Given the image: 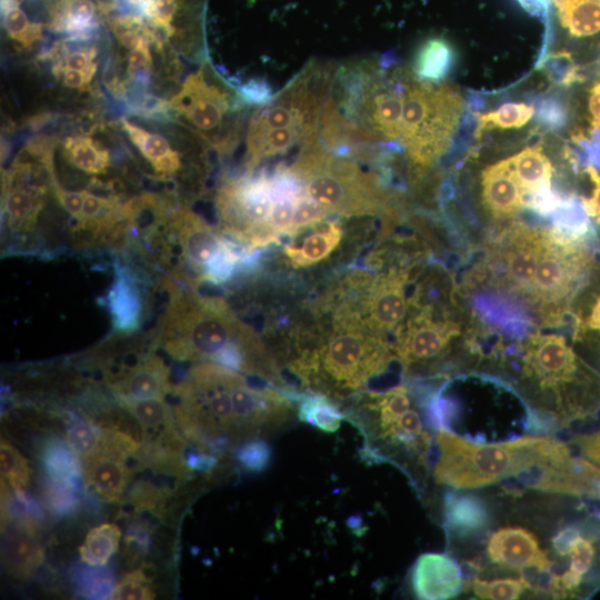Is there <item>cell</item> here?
<instances>
[{
  "instance_id": "6da1fadb",
  "label": "cell",
  "mask_w": 600,
  "mask_h": 600,
  "mask_svg": "<svg viewBox=\"0 0 600 600\" xmlns=\"http://www.w3.org/2000/svg\"><path fill=\"white\" fill-rule=\"evenodd\" d=\"M154 344L178 361L214 362L276 384L283 382L260 337L223 300L177 284H169Z\"/></svg>"
},
{
  "instance_id": "7a4b0ae2",
  "label": "cell",
  "mask_w": 600,
  "mask_h": 600,
  "mask_svg": "<svg viewBox=\"0 0 600 600\" xmlns=\"http://www.w3.org/2000/svg\"><path fill=\"white\" fill-rule=\"evenodd\" d=\"M429 430H448L473 442H502L537 430V417L507 383L491 377H460L421 403Z\"/></svg>"
},
{
  "instance_id": "3957f363",
  "label": "cell",
  "mask_w": 600,
  "mask_h": 600,
  "mask_svg": "<svg viewBox=\"0 0 600 600\" xmlns=\"http://www.w3.org/2000/svg\"><path fill=\"white\" fill-rule=\"evenodd\" d=\"M336 63L310 60L252 114L247 130V172L319 138L322 107Z\"/></svg>"
},
{
  "instance_id": "277c9868",
  "label": "cell",
  "mask_w": 600,
  "mask_h": 600,
  "mask_svg": "<svg viewBox=\"0 0 600 600\" xmlns=\"http://www.w3.org/2000/svg\"><path fill=\"white\" fill-rule=\"evenodd\" d=\"M333 327L326 340L292 363V369L319 393L343 398L383 372L390 351L384 334L372 329L361 309L350 303L337 309Z\"/></svg>"
},
{
  "instance_id": "5b68a950",
  "label": "cell",
  "mask_w": 600,
  "mask_h": 600,
  "mask_svg": "<svg viewBox=\"0 0 600 600\" xmlns=\"http://www.w3.org/2000/svg\"><path fill=\"white\" fill-rule=\"evenodd\" d=\"M564 442L554 438L522 436L502 442H473L439 430L429 449L426 468L437 483L476 489L509 479L559 452Z\"/></svg>"
},
{
  "instance_id": "8992f818",
  "label": "cell",
  "mask_w": 600,
  "mask_h": 600,
  "mask_svg": "<svg viewBox=\"0 0 600 600\" xmlns=\"http://www.w3.org/2000/svg\"><path fill=\"white\" fill-rule=\"evenodd\" d=\"M287 168L300 180L306 194L329 214L353 217L390 211L379 177L363 171L356 160L332 153L320 138L300 148Z\"/></svg>"
},
{
  "instance_id": "52a82bcc",
  "label": "cell",
  "mask_w": 600,
  "mask_h": 600,
  "mask_svg": "<svg viewBox=\"0 0 600 600\" xmlns=\"http://www.w3.org/2000/svg\"><path fill=\"white\" fill-rule=\"evenodd\" d=\"M463 110L461 96L448 86L407 81L400 146L413 174L421 176L449 148Z\"/></svg>"
},
{
  "instance_id": "ba28073f",
  "label": "cell",
  "mask_w": 600,
  "mask_h": 600,
  "mask_svg": "<svg viewBox=\"0 0 600 600\" xmlns=\"http://www.w3.org/2000/svg\"><path fill=\"white\" fill-rule=\"evenodd\" d=\"M209 0H96L113 33L134 31L161 50L180 42L201 56L206 48V12Z\"/></svg>"
},
{
  "instance_id": "9c48e42d",
  "label": "cell",
  "mask_w": 600,
  "mask_h": 600,
  "mask_svg": "<svg viewBox=\"0 0 600 600\" xmlns=\"http://www.w3.org/2000/svg\"><path fill=\"white\" fill-rule=\"evenodd\" d=\"M168 103L221 154L236 147L242 127L240 111L246 103L211 67L203 66L190 74Z\"/></svg>"
},
{
  "instance_id": "30bf717a",
  "label": "cell",
  "mask_w": 600,
  "mask_h": 600,
  "mask_svg": "<svg viewBox=\"0 0 600 600\" xmlns=\"http://www.w3.org/2000/svg\"><path fill=\"white\" fill-rule=\"evenodd\" d=\"M216 201L220 232L240 243L244 253L278 241L269 229L274 202L271 173L252 171L228 180Z\"/></svg>"
},
{
  "instance_id": "8fae6325",
  "label": "cell",
  "mask_w": 600,
  "mask_h": 600,
  "mask_svg": "<svg viewBox=\"0 0 600 600\" xmlns=\"http://www.w3.org/2000/svg\"><path fill=\"white\" fill-rule=\"evenodd\" d=\"M167 228L180 249L182 264L199 282L222 283L233 273L242 254L237 246L187 208L171 213Z\"/></svg>"
},
{
  "instance_id": "7c38bea8",
  "label": "cell",
  "mask_w": 600,
  "mask_h": 600,
  "mask_svg": "<svg viewBox=\"0 0 600 600\" xmlns=\"http://www.w3.org/2000/svg\"><path fill=\"white\" fill-rule=\"evenodd\" d=\"M458 333L453 322L434 321L429 311H423L400 329L394 350L406 369L426 366L440 359Z\"/></svg>"
},
{
  "instance_id": "4fadbf2b",
  "label": "cell",
  "mask_w": 600,
  "mask_h": 600,
  "mask_svg": "<svg viewBox=\"0 0 600 600\" xmlns=\"http://www.w3.org/2000/svg\"><path fill=\"white\" fill-rule=\"evenodd\" d=\"M131 456L124 448L101 439L92 453L81 458L88 488L104 501H119L132 474L128 464Z\"/></svg>"
},
{
  "instance_id": "5bb4252c",
  "label": "cell",
  "mask_w": 600,
  "mask_h": 600,
  "mask_svg": "<svg viewBox=\"0 0 600 600\" xmlns=\"http://www.w3.org/2000/svg\"><path fill=\"white\" fill-rule=\"evenodd\" d=\"M106 381L120 401L164 398L173 388L169 367L152 350L133 364L106 374Z\"/></svg>"
},
{
  "instance_id": "9a60e30c",
  "label": "cell",
  "mask_w": 600,
  "mask_h": 600,
  "mask_svg": "<svg viewBox=\"0 0 600 600\" xmlns=\"http://www.w3.org/2000/svg\"><path fill=\"white\" fill-rule=\"evenodd\" d=\"M29 163L18 162L4 176L2 183V212L13 232H31L38 222L46 187L29 182Z\"/></svg>"
},
{
  "instance_id": "2e32d148",
  "label": "cell",
  "mask_w": 600,
  "mask_h": 600,
  "mask_svg": "<svg viewBox=\"0 0 600 600\" xmlns=\"http://www.w3.org/2000/svg\"><path fill=\"white\" fill-rule=\"evenodd\" d=\"M411 587L418 599H451L463 590V571L448 554L426 552L414 561L411 570Z\"/></svg>"
},
{
  "instance_id": "e0dca14e",
  "label": "cell",
  "mask_w": 600,
  "mask_h": 600,
  "mask_svg": "<svg viewBox=\"0 0 600 600\" xmlns=\"http://www.w3.org/2000/svg\"><path fill=\"white\" fill-rule=\"evenodd\" d=\"M361 312L368 324L383 334L400 327L407 312L404 273L392 270L372 281Z\"/></svg>"
},
{
  "instance_id": "ac0fdd59",
  "label": "cell",
  "mask_w": 600,
  "mask_h": 600,
  "mask_svg": "<svg viewBox=\"0 0 600 600\" xmlns=\"http://www.w3.org/2000/svg\"><path fill=\"white\" fill-rule=\"evenodd\" d=\"M487 556L496 566L519 570L550 561L536 536L522 527H503L488 539Z\"/></svg>"
},
{
  "instance_id": "d6986e66",
  "label": "cell",
  "mask_w": 600,
  "mask_h": 600,
  "mask_svg": "<svg viewBox=\"0 0 600 600\" xmlns=\"http://www.w3.org/2000/svg\"><path fill=\"white\" fill-rule=\"evenodd\" d=\"M524 196L509 158L482 171L481 197L493 218L502 220L514 216L527 203Z\"/></svg>"
},
{
  "instance_id": "ffe728a7",
  "label": "cell",
  "mask_w": 600,
  "mask_h": 600,
  "mask_svg": "<svg viewBox=\"0 0 600 600\" xmlns=\"http://www.w3.org/2000/svg\"><path fill=\"white\" fill-rule=\"evenodd\" d=\"M37 531L14 519L2 524V564L12 578H28L41 564L43 550Z\"/></svg>"
},
{
  "instance_id": "44dd1931",
  "label": "cell",
  "mask_w": 600,
  "mask_h": 600,
  "mask_svg": "<svg viewBox=\"0 0 600 600\" xmlns=\"http://www.w3.org/2000/svg\"><path fill=\"white\" fill-rule=\"evenodd\" d=\"M491 521L488 504L479 496L447 490L443 494V528L451 538L470 539L486 532Z\"/></svg>"
},
{
  "instance_id": "7402d4cb",
  "label": "cell",
  "mask_w": 600,
  "mask_h": 600,
  "mask_svg": "<svg viewBox=\"0 0 600 600\" xmlns=\"http://www.w3.org/2000/svg\"><path fill=\"white\" fill-rule=\"evenodd\" d=\"M112 326L119 333H132L141 321L142 303L134 279L122 268H117L107 297Z\"/></svg>"
},
{
  "instance_id": "603a6c76",
  "label": "cell",
  "mask_w": 600,
  "mask_h": 600,
  "mask_svg": "<svg viewBox=\"0 0 600 600\" xmlns=\"http://www.w3.org/2000/svg\"><path fill=\"white\" fill-rule=\"evenodd\" d=\"M547 236L537 232L519 233L504 254L509 282L521 291H530L534 270L546 246Z\"/></svg>"
},
{
  "instance_id": "cb8c5ba5",
  "label": "cell",
  "mask_w": 600,
  "mask_h": 600,
  "mask_svg": "<svg viewBox=\"0 0 600 600\" xmlns=\"http://www.w3.org/2000/svg\"><path fill=\"white\" fill-rule=\"evenodd\" d=\"M122 128L138 147L141 154L153 168L156 174L162 179L172 177L181 168V157L173 150L168 140L158 133H153L121 119Z\"/></svg>"
},
{
  "instance_id": "d4e9b609",
  "label": "cell",
  "mask_w": 600,
  "mask_h": 600,
  "mask_svg": "<svg viewBox=\"0 0 600 600\" xmlns=\"http://www.w3.org/2000/svg\"><path fill=\"white\" fill-rule=\"evenodd\" d=\"M343 230L337 221H321L300 243L288 244L284 253L294 267L314 264L328 257L340 243Z\"/></svg>"
},
{
  "instance_id": "484cf974",
  "label": "cell",
  "mask_w": 600,
  "mask_h": 600,
  "mask_svg": "<svg viewBox=\"0 0 600 600\" xmlns=\"http://www.w3.org/2000/svg\"><path fill=\"white\" fill-rule=\"evenodd\" d=\"M120 403L141 426L143 442L178 431L173 408L164 398L122 400Z\"/></svg>"
},
{
  "instance_id": "4316f807",
  "label": "cell",
  "mask_w": 600,
  "mask_h": 600,
  "mask_svg": "<svg viewBox=\"0 0 600 600\" xmlns=\"http://www.w3.org/2000/svg\"><path fill=\"white\" fill-rule=\"evenodd\" d=\"M552 10L571 36L589 37L600 32V0H551L549 14Z\"/></svg>"
},
{
  "instance_id": "83f0119b",
  "label": "cell",
  "mask_w": 600,
  "mask_h": 600,
  "mask_svg": "<svg viewBox=\"0 0 600 600\" xmlns=\"http://www.w3.org/2000/svg\"><path fill=\"white\" fill-rule=\"evenodd\" d=\"M454 60L451 44L443 38L426 40L418 49L413 62V74L420 81L440 83L450 72Z\"/></svg>"
},
{
  "instance_id": "f1b7e54d",
  "label": "cell",
  "mask_w": 600,
  "mask_h": 600,
  "mask_svg": "<svg viewBox=\"0 0 600 600\" xmlns=\"http://www.w3.org/2000/svg\"><path fill=\"white\" fill-rule=\"evenodd\" d=\"M574 319V341L600 349V279L580 290Z\"/></svg>"
},
{
  "instance_id": "f546056e",
  "label": "cell",
  "mask_w": 600,
  "mask_h": 600,
  "mask_svg": "<svg viewBox=\"0 0 600 600\" xmlns=\"http://www.w3.org/2000/svg\"><path fill=\"white\" fill-rule=\"evenodd\" d=\"M509 160L526 193L550 187L551 163L540 148H526Z\"/></svg>"
},
{
  "instance_id": "4dcf8cb0",
  "label": "cell",
  "mask_w": 600,
  "mask_h": 600,
  "mask_svg": "<svg viewBox=\"0 0 600 600\" xmlns=\"http://www.w3.org/2000/svg\"><path fill=\"white\" fill-rule=\"evenodd\" d=\"M67 160L88 174H102L110 166V154L90 137L68 138L64 142Z\"/></svg>"
},
{
  "instance_id": "1f68e13d",
  "label": "cell",
  "mask_w": 600,
  "mask_h": 600,
  "mask_svg": "<svg viewBox=\"0 0 600 600\" xmlns=\"http://www.w3.org/2000/svg\"><path fill=\"white\" fill-rule=\"evenodd\" d=\"M77 456L67 441L60 439H50L41 450V460L50 478L74 486L82 471Z\"/></svg>"
},
{
  "instance_id": "d6a6232c",
  "label": "cell",
  "mask_w": 600,
  "mask_h": 600,
  "mask_svg": "<svg viewBox=\"0 0 600 600\" xmlns=\"http://www.w3.org/2000/svg\"><path fill=\"white\" fill-rule=\"evenodd\" d=\"M298 418L323 432H336L344 416L334 400L322 393L308 394L299 398Z\"/></svg>"
},
{
  "instance_id": "836d02e7",
  "label": "cell",
  "mask_w": 600,
  "mask_h": 600,
  "mask_svg": "<svg viewBox=\"0 0 600 600\" xmlns=\"http://www.w3.org/2000/svg\"><path fill=\"white\" fill-rule=\"evenodd\" d=\"M121 530L116 523L93 527L79 548L81 560L90 566H103L119 549Z\"/></svg>"
},
{
  "instance_id": "e575fe53",
  "label": "cell",
  "mask_w": 600,
  "mask_h": 600,
  "mask_svg": "<svg viewBox=\"0 0 600 600\" xmlns=\"http://www.w3.org/2000/svg\"><path fill=\"white\" fill-rule=\"evenodd\" d=\"M22 0H1L2 27L22 48H30L42 37V23L32 22L21 9Z\"/></svg>"
},
{
  "instance_id": "d590c367",
  "label": "cell",
  "mask_w": 600,
  "mask_h": 600,
  "mask_svg": "<svg viewBox=\"0 0 600 600\" xmlns=\"http://www.w3.org/2000/svg\"><path fill=\"white\" fill-rule=\"evenodd\" d=\"M1 482L13 491L24 490L31 479V468L28 460L7 439L1 438L0 444Z\"/></svg>"
},
{
  "instance_id": "8d00e7d4",
  "label": "cell",
  "mask_w": 600,
  "mask_h": 600,
  "mask_svg": "<svg viewBox=\"0 0 600 600\" xmlns=\"http://www.w3.org/2000/svg\"><path fill=\"white\" fill-rule=\"evenodd\" d=\"M533 112L534 109L532 106L522 102L504 103L494 111L479 113L477 116L479 121L478 131H481L489 126L499 129L521 128L532 118Z\"/></svg>"
},
{
  "instance_id": "74e56055",
  "label": "cell",
  "mask_w": 600,
  "mask_h": 600,
  "mask_svg": "<svg viewBox=\"0 0 600 600\" xmlns=\"http://www.w3.org/2000/svg\"><path fill=\"white\" fill-rule=\"evenodd\" d=\"M463 590H471L480 599L514 600L524 592L526 586L521 579L514 578H497L493 580L474 578L464 586Z\"/></svg>"
},
{
  "instance_id": "f35d334b",
  "label": "cell",
  "mask_w": 600,
  "mask_h": 600,
  "mask_svg": "<svg viewBox=\"0 0 600 600\" xmlns=\"http://www.w3.org/2000/svg\"><path fill=\"white\" fill-rule=\"evenodd\" d=\"M101 438L102 427L91 421L78 420L67 427L66 441L80 459L92 453Z\"/></svg>"
},
{
  "instance_id": "ab89813d",
  "label": "cell",
  "mask_w": 600,
  "mask_h": 600,
  "mask_svg": "<svg viewBox=\"0 0 600 600\" xmlns=\"http://www.w3.org/2000/svg\"><path fill=\"white\" fill-rule=\"evenodd\" d=\"M271 458V447L259 437L244 440L236 450L237 461L248 472L264 471L269 467Z\"/></svg>"
},
{
  "instance_id": "60d3db41",
  "label": "cell",
  "mask_w": 600,
  "mask_h": 600,
  "mask_svg": "<svg viewBox=\"0 0 600 600\" xmlns=\"http://www.w3.org/2000/svg\"><path fill=\"white\" fill-rule=\"evenodd\" d=\"M154 597L150 580L141 569L123 576L110 596L117 600H151Z\"/></svg>"
},
{
  "instance_id": "b9f144b4",
  "label": "cell",
  "mask_w": 600,
  "mask_h": 600,
  "mask_svg": "<svg viewBox=\"0 0 600 600\" xmlns=\"http://www.w3.org/2000/svg\"><path fill=\"white\" fill-rule=\"evenodd\" d=\"M73 490L74 484L51 479L44 490L47 504L57 514L69 513L77 506V497Z\"/></svg>"
},
{
  "instance_id": "7bdbcfd3",
  "label": "cell",
  "mask_w": 600,
  "mask_h": 600,
  "mask_svg": "<svg viewBox=\"0 0 600 600\" xmlns=\"http://www.w3.org/2000/svg\"><path fill=\"white\" fill-rule=\"evenodd\" d=\"M59 52L63 53L58 49ZM97 56L94 47H87L69 54L58 56V62L54 66L71 68L84 72L92 80L97 63L93 61Z\"/></svg>"
},
{
  "instance_id": "ee69618b",
  "label": "cell",
  "mask_w": 600,
  "mask_h": 600,
  "mask_svg": "<svg viewBox=\"0 0 600 600\" xmlns=\"http://www.w3.org/2000/svg\"><path fill=\"white\" fill-rule=\"evenodd\" d=\"M538 119L550 129L563 127L568 120L566 106L557 98H544L539 102Z\"/></svg>"
},
{
  "instance_id": "f6af8a7d",
  "label": "cell",
  "mask_w": 600,
  "mask_h": 600,
  "mask_svg": "<svg viewBox=\"0 0 600 600\" xmlns=\"http://www.w3.org/2000/svg\"><path fill=\"white\" fill-rule=\"evenodd\" d=\"M237 90L246 104L259 107L268 103L274 94L271 86L263 79H251Z\"/></svg>"
},
{
  "instance_id": "bcb514c9",
  "label": "cell",
  "mask_w": 600,
  "mask_h": 600,
  "mask_svg": "<svg viewBox=\"0 0 600 600\" xmlns=\"http://www.w3.org/2000/svg\"><path fill=\"white\" fill-rule=\"evenodd\" d=\"M51 187L59 203L73 219H76V221H78L82 211L83 192L66 190L58 183L54 177L51 179Z\"/></svg>"
},
{
  "instance_id": "7dc6e473",
  "label": "cell",
  "mask_w": 600,
  "mask_h": 600,
  "mask_svg": "<svg viewBox=\"0 0 600 600\" xmlns=\"http://www.w3.org/2000/svg\"><path fill=\"white\" fill-rule=\"evenodd\" d=\"M582 531L581 524H566L551 539L553 551L560 557H567L571 546Z\"/></svg>"
},
{
  "instance_id": "c3c4849f",
  "label": "cell",
  "mask_w": 600,
  "mask_h": 600,
  "mask_svg": "<svg viewBox=\"0 0 600 600\" xmlns=\"http://www.w3.org/2000/svg\"><path fill=\"white\" fill-rule=\"evenodd\" d=\"M580 454L600 466V430L590 433L576 434L570 440Z\"/></svg>"
},
{
  "instance_id": "681fc988",
  "label": "cell",
  "mask_w": 600,
  "mask_h": 600,
  "mask_svg": "<svg viewBox=\"0 0 600 600\" xmlns=\"http://www.w3.org/2000/svg\"><path fill=\"white\" fill-rule=\"evenodd\" d=\"M560 197L551 191L550 187H543L531 193L529 207L541 214L553 212L561 203Z\"/></svg>"
},
{
  "instance_id": "f907efd6",
  "label": "cell",
  "mask_w": 600,
  "mask_h": 600,
  "mask_svg": "<svg viewBox=\"0 0 600 600\" xmlns=\"http://www.w3.org/2000/svg\"><path fill=\"white\" fill-rule=\"evenodd\" d=\"M53 73L62 80L66 87L72 89L84 90L91 82L84 72L71 68L54 66Z\"/></svg>"
},
{
  "instance_id": "816d5d0a",
  "label": "cell",
  "mask_w": 600,
  "mask_h": 600,
  "mask_svg": "<svg viewBox=\"0 0 600 600\" xmlns=\"http://www.w3.org/2000/svg\"><path fill=\"white\" fill-rule=\"evenodd\" d=\"M589 110L593 129H600V82H597L590 91Z\"/></svg>"
},
{
  "instance_id": "f5cc1de1",
  "label": "cell",
  "mask_w": 600,
  "mask_h": 600,
  "mask_svg": "<svg viewBox=\"0 0 600 600\" xmlns=\"http://www.w3.org/2000/svg\"><path fill=\"white\" fill-rule=\"evenodd\" d=\"M584 146L591 163L600 168V129H593L591 140Z\"/></svg>"
},
{
  "instance_id": "db71d44e",
  "label": "cell",
  "mask_w": 600,
  "mask_h": 600,
  "mask_svg": "<svg viewBox=\"0 0 600 600\" xmlns=\"http://www.w3.org/2000/svg\"><path fill=\"white\" fill-rule=\"evenodd\" d=\"M581 202L587 214L600 222V181L596 183L593 196L590 199H582Z\"/></svg>"
},
{
  "instance_id": "11a10c76",
  "label": "cell",
  "mask_w": 600,
  "mask_h": 600,
  "mask_svg": "<svg viewBox=\"0 0 600 600\" xmlns=\"http://www.w3.org/2000/svg\"><path fill=\"white\" fill-rule=\"evenodd\" d=\"M256 0H249L250 3H253Z\"/></svg>"
}]
</instances>
